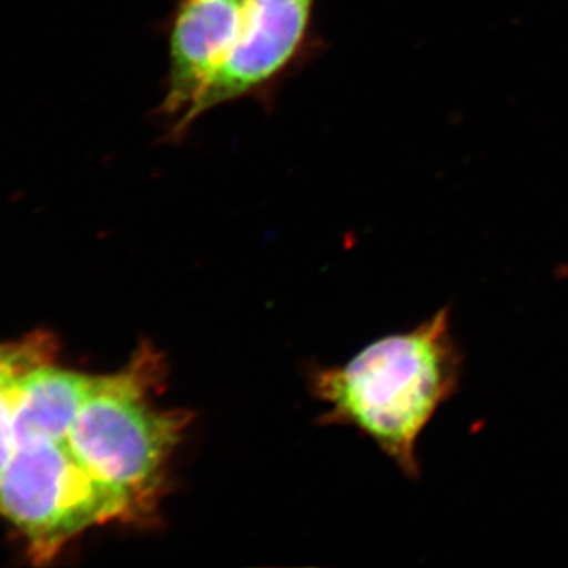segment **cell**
I'll return each instance as SVG.
<instances>
[{
	"instance_id": "6da1fadb",
	"label": "cell",
	"mask_w": 568,
	"mask_h": 568,
	"mask_svg": "<svg viewBox=\"0 0 568 568\" xmlns=\"http://www.w3.org/2000/svg\"><path fill=\"white\" fill-rule=\"evenodd\" d=\"M450 310L443 306L410 331L376 339L313 379L331 406L324 420L361 429L409 480L420 478V436L462 384L465 357Z\"/></svg>"
},
{
	"instance_id": "7a4b0ae2",
	"label": "cell",
	"mask_w": 568,
	"mask_h": 568,
	"mask_svg": "<svg viewBox=\"0 0 568 568\" xmlns=\"http://www.w3.org/2000/svg\"><path fill=\"white\" fill-rule=\"evenodd\" d=\"M0 515L24 534L37 564L97 526H138L126 504L80 465L67 435L14 446L0 470Z\"/></svg>"
},
{
	"instance_id": "3957f363",
	"label": "cell",
	"mask_w": 568,
	"mask_h": 568,
	"mask_svg": "<svg viewBox=\"0 0 568 568\" xmlns=\"http://www.w3.org/2000/svg\"><path fill=\"white\" fill-rule=\"evenodd\" d=\"M315 0H248L245 24L230 58L196 104L175 123H190L220 104L263 88L286 69L304 43Z\"/></svg>"
},
{
	"instance_id": "277c9868",
	"label": "cell",
	"mask_w": 568,
	"mask_h": 568,
	"mask_svg": "<svg viewBox=\"0 0 568 568\" xmlns=\"http://www.w3.org/2000/svg\"><path fill=\"white\" fill-rule=\"evenodd\" d=\"M246 6L248 0H183L171 31L164 114L182 119L201 99L241 37Z\"/></svg>"
},
{
	"instance_id": "5b68a950",
	"label": "cell",
	"mask_w": 568,
	"mask_h": 568,
	"mask_svg": "<svg viewBox=\"0 0 568 568\" xmlns=\"http://www.w3.org/2000/svg\"><path fill=\"white\" fill-rule=\"evenodd\" d=\"M52 358L36 366L22 381L14 407V446L62 439L91 388L93 375L62 368L52 364Z\"/></svg>"
},
{
	"instance_id": "8992f818",
	"label": "cell",
	"mask_w": 568,
	"mask_h": 568,
	"mask_svg": "<svg viewBox=\"0 0 568 568\" xmlns=\"http://www.w3.org/2000/svg\"><path fill=\"white\" fill-rule=\"evenodd\" d=\"M54 357L50 336L37 335L13 345L0 346V470L14 448V407L22 381L36 366Z\"/></svg>"
}]
</instances>
